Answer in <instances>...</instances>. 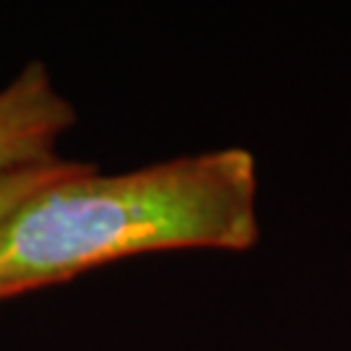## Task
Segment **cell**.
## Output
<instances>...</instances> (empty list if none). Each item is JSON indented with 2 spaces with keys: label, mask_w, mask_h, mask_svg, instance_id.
<instances>
[{
  "label": "cell",
  "mask_w": 351,
  "mask_h": 351,
  "mask_svg": "<svg viewBox=\"0 0 351 351\" xmlns=\"http://www.w3.org/2000/svg\"><path fill=\"white\" fill-rule=\"evenodd\" d=\"M258 239L252 151L188 154L120 175L84 162L0 224V300L143 252H245Z\"/></svg>",
  "instance_id": "1"
},
{
  "label": "cell",
  "mask_w": 351,
  "mask_h": 351,
  "mask_svg": "<svg viewBox=\"0 0 351 351\" xmlns=\"http://www.w3.org/2000/svg\"><path fill=\"white\" fill-rule=\"evenodd\" d=\"M73 123L75 107L47 65H24L0 88V169L58 159V141Z\"/></svg>",
  "instance_id": "2"
},
{
  "label": "cell",
  "mask_w": 351,
  "mask_h": 351,
  "mask_svg": "<svg viewBox=\"0 0 351 351\" xmlns=\"http://www.w3.org/2000/svg\"><path fill=\"white\" fill-rule=\"evenodd\" d=\"M84 162H71V159H52L45 164H26V167H13V169H0V224L11 216L21 203L34 195L39 188L50 185L52 180L75 172Z\"/></svg>",
  "instance_id": "3"
}]
</instances>
